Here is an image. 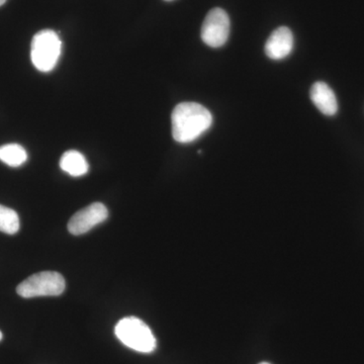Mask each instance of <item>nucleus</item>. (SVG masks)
<instances>
[{
	"instance_id": "3",
	"label": "nucleus",
	"mask_w": 364,
	"mask_h": 364,
	"mask_svg": "<svg viewBox=\"0 0 364 364\" xmlns=\"http://www.w3.org/2000/svg\"><path fill=\"white\" fill-rule=\"evenodd\" d=\"M62 52V42L58 33L43 30L33 36L31 45V59L41 72H50L56 67Z\"/></svg>"
},
{
	"instance_id": "1",
	"label": "nucleus",
	"mask_w": 364,
	"mask_h": 364,
	"mask_svg": "<svg viewBox=\"0 0 364 364\" xmlns=\"http://www.w3.org/2000/svg\"><path fill=\"white\" fill-rule=\"evenodd\" d=\"M172 136L176 142H193L210 128L213 117L203 105L196 102H181L171 114Z\"/></svg>"
},
{
	"instance_id": "13",
	"label": "nucleus",
	"mask_w": 364,
	"mask_h": 364,
	"mask_svg": "<svg viewBox=\"0 0 364 364\" xmlns=\"http://www.w3.org/2000/svg\"><path fill=\"white\" fill-rule=\"evenodd\" d=\"M2 337H4V335H2L1 331H0V341H1Z\"/></svg>"
},
{
	"instance_id": "6",
	"label": "nucleus",
	"mask_w": 364,
	"mask_h": 364,
	"mask_svg": "<svg viewBox=\"0 0 364 364\" xmlns=\"http://www.w3.org/2000/svg\"><path fill=\"white\" fill-rule=\"evenodd\" d=\"M109 217V210L102 203H93L90 205L78 210L68 223V231L72 235L79 236L90 231L92 228L102 224Z\"/></svg>"
},
{
	"instance_id": "9",
	"label": "nucleus",
	"mask_w": 364,
	"mask_h": 364,
	"mask_svg": "<svg viewBox=\"0 0 364 364\" xmlns=\"http://www.w3.org/2000/svg\"><path fill=\"white\" fill-rule=\"evenodd\" d=\"M60 167L69 176L79 177L85 176L90 168L85 157L75 150L67 151L60 159Z\"/></svg>"
},
{
	"instance_id": "14",
	"label": "nucleus",
	"mask_w": 364,
	"mask_h": 364,
	"mask_svg": "<svg viewBox=\"0 0 364 364\" xmlns=\"http://www.w3.org/2000/svg\"><path fill=\"white\" fill-rule=\"evenodd\" d=\"M165 1H173V0H165Z\"/></svg>"
},
{
	"instance_id": "12",
	"label": "nucleus",
	"mask_w": 364,
	"mask_h": 364,
	"mask_svg": "<svg viewBox=\"0 0 364 364\" xmlns=\"http://www.w3.org/2000/svg\"><path fill=\"white\" fill-rule=\"evenodd\" d=\"M6 0H0V6H4L6 4Z\"/></svg>"
},
{
	"instance_id": "15",
	"label": "nucleus",
	"mask_w": 364,
	"mask_h": 364,
	"mask_svg": "<svg viewBox=\"0 0 364 364\" xmlns=\"http://www.w3.org/2000/svg\"><path fill=\"white\" fill-rule=\"evenodd\" d=\"M259 364H269V363H259Z\"/></svg>"
},
{
	"instance_id": "4",
	"label": "nucleus",
	"mask_w": 364,
	"mask_h": 364,
	"mask_svg": "<svg viewBox=\"0 0 364 364\" xmlns=\"http://www.w3.org/2000/svg\"><path fill=\"white\" fill-rule=\"evenodd\" d=\"M65 291V279L58 272H44L31 275L16 287L21 298L57 296Z\"/></svg>"
},
{
	"instance_id": "2",
	"label": "nucleus",
	"mask_w": 364,
	"mask_h": 364,
	"mask_svg": "<svg viewBox=\"0 0 364 364\" xmlns=\"http://www.w3.org/2000/svg\"><path fill=\"white\" fill-rule=\"evenodd\" d=\"M114 333L122 343L133 350L151 353L156 349L157 342L154 334L140 318H122L114 328Z\"/></svg>"
},
{
	"instance_id": "11",
	"label": "nucleus",
	"mask_w": 364,
	"mask_h": 364,
	"mask_svg": "<svg viewBox=\"0 0 364 364\" xmlns=\"http://www.w3.org/2000/svg\"><path fill=\"white\" fill-rule=\"evenodd\" d=\"M20 230V218L18 213L11 208L0 205V231L14 235Z\"/></svg>"
},
{
	"instance_id": "10",
	"label": "nucleus",
	"mask_w": 364,
	"mask_h": 364,
	"mask_svg": "<svg viewBox=\"0 0 364 364\" xmlns=\"http://www.w3.org/2000/svg\"><path fill=\"white\" fill-rule=\"evenodd\" d=\"M28 159L25 148L18 144H6L0 147V160L11 167H20Z\"/></svg>"
},
{
	"instance_id": "5",
	"label": "nucleus",
	"mask_w": 364,
	"mask_h": 364,
	"mask_svg": "<svg viewBox=\"0 0 364 364\" xmlns=\"http://www.w3.org/2000/svg\"><path fill=\"white\" fill-rule=\"evenodd\" d=\"M230 33V18L224 9L208 11L202 26V40L212 48H220L226 44Z\"/></svg>"
},
{
	"instance_id": "7",
	"label": "nucleus",
	"mask_w": 364,
	"mask_h": 364,
	"mask_svg": "<svg viewBox=\"0 0 364 364\" xmlns=\"http://www.w3.org/2000/svg\"><path fill=\"white\" fill-rule=\"evenodd\" d=\"M294 36L287 26H280L273 31L265 44V53L270 59L286 58L293 51Z\"/></svg>"
},
{
	"instance_id": "8",
	"label": "nucleus",
	"mask_w": 364,
	"mask_h": 364,
	"mask_svg": "<svg viewBox=\"0 0 364 364\" xmlns=\"http://www.w3.org/2000/svg\"><path fill=\"white\" fill-rule=\"evenodd\" d=\"M311 100L318 111L326 116H334L338 109L336 97L324 82H316L311 88Z\"/></svg>"
}]
</instances>
